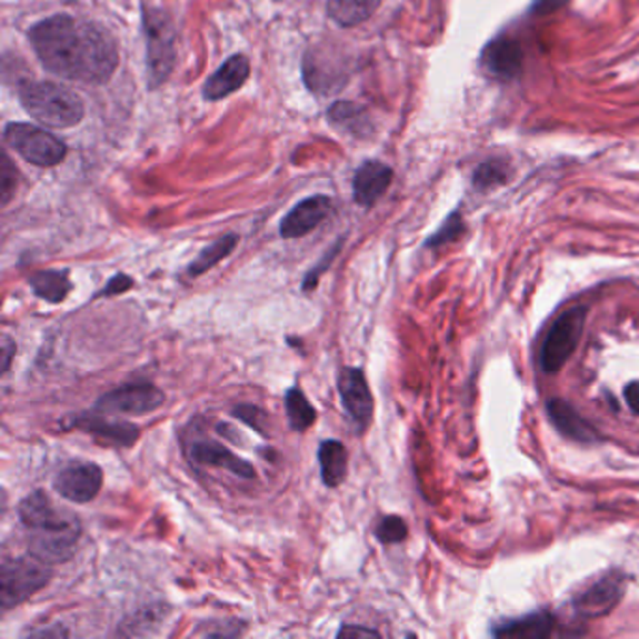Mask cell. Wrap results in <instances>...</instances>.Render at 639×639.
<instances>
[{
    "label": "cell",
    "mask_w": 639,
    "mask_h": 639,
    "mask_svg": "<svg viewBox=\"0 0 639 639\" xmlns=\"http://www.w3.org/2000/svg\"><path fill=\"white\" fill-rule=\"evenodd\" d=\"M463 231H466V226H463L461 214L460 212H455V214L449 216V220L445 221V226L426 242V246L428 248H439V246L449 244V242L460 239Z\"/></svg>",
    "instance_id": "cell-29"
},
{
    "label": "cell",
    "mask_w": 639,
    "mask_h": 639,
    "mask_svg": "<svg viewBox=\"0 0 639 639\" xmlns=\"http://www.w3.org/2000/svg\"><path fill=\"white\" fill-rule=\"evenodd\" d=\"M2 376H7L10 371V365H12L13 355H16V343H13L12 338L4 336L2 338Z\"/></svg>",
    "instance_id": "cell-35"
},
{
    "label": "cell",
    "mask_w": 639,
    "mask_h": 639,
    "mask_svg": "<svg viewBox=\"0 0 639 639\" xmlns=\"http://www.w3.org/2000/svg\"><path fill=\"white\" fill-rule=\"evenodd\" d=\"M191 458L203 466L221 467L233 472L234 477L251 480L256 477V467L250 461L240 458L231 450L221 447L218 442L198 441L191 445Z\"/></svg>",
    "instance_id": "cell-15"
},
{
    "label": "cell",
    "mask_w": 639,
    "mask_h": 639,
    "mask_svg": "<svg viewBox=\"0 0 639 639\" xmlns=\"http://www.w3.org/2000/svg\"><path fill=\"white\" fill-rule=\"evenodd\" d=\"M553 628H556L553 616L548 611H538L520 619L499 622L491 633L502 638H548L553 633Z\"/></svg>",
    "instance_id": "cell-20"
},
{
    "label": "cell",
    "mask_w": 639,
    "mask_h": 639,
    "mask_svg": "<svg viewBox=\"0 0 639 639\" xmlns=\"http://www.w3.org/2000/svg\"><path fill=\"white\" fill-rule=\"evenodd\" d=\"M338 390H340L341 403L346 407L347 415L351 417L359 431H365L371 425L373 409H376L365 370L353 368V366L341 368L340 376H338Z\"/></svg>",
    "instance_id": "cell-11"
},
{
    "label": "cell",
    "mask_w": 639,
    "mask_h": 639,
    "mask_svg": "<svg viewBox=\"0 0 639 639\" xmlns=\"http://www.w3.org/2000/svg\"><path fill=\"white\" fill-rule=\"evenodd\" d=\"M53 578L48 562L38 557H10L0 565V608L10 611L42 591Z\"/></svg>",
    "instance_id": "cell-4"
},
{
    "label": "cell",
    "mask_w": 639,
    "mask_h": 639,
    "mask_svg": "<svg viewBox=\"0 0 639 639\" xmlns=\"http://www.w3.org/2000/svg\"><path fill=\"white\" fill-rule=\"evenodd\" d=\"M18 515L29 531L30 556L38 557L51 567L72 559L81 538L78 516L54 507L51 497L43 490L24 496L19 502Z\"/></svg>",
    "instance_id": "cell-2"
},
{
    "label": "cell",
    "mask_w": 639,
    "mask_h": 639,
    "mask_svg": "<svg viewBox=\"0 0 639 639\" xmlns=\"http://www.w3.org/2000/svg\"><path fill=\"white\" fill-rule=\"evenodd\" d=\"M329 119L341 130L349 133H362V126L366 124L365 111L351 102H338L329 111Z\"/></svg>",
    "instance_id": "cell-25"
},
{
    "label": "cell",
    "mask_w": 639,
    "mask_h": 639,
    "mask_svg": "<svg viewBox=\"0 0 639 639\" xmlns=\"http://www.w3.org/2000/svg\"><path fill=\"white\" fill-rule=\"evenodd\" d=\"M338 251H340V242L332 248V251H329L327 256H325L319 263L313 267V269L306 274L304 281H302V291L306 293H311L313 289H316L317 283H319V278L323 276L325 270L329 269L330 263L335 261L336 256H338Z\"/></svg>",
    "instance_id": "cell-30"
},
{
    "label": "cell",
    "mask_w": 639,
    "mask_h": 639,
    "mask_svg": "<svg viewBox=\"0 0 639 639\" xmlns=\"http://www.w3.org/2000/svg\"><path fill=\"white\" fill-rule=\"evenodd\" d=\"M625 400L633 415H639V381H633L625 389Z\"/></svg>",
    "instance_id": "cell-36"
},
{
    "label": "cell",
    "mask_w": 639,
    "mask_h": 639,
    "mask_svg": "<svg viewBox=\"0 0 639 639\" xmlns=\"http://www.w3.org/2000/svg\"><path fill=\"white\" fill-rule=\"evenodd\" d=\"M0 193H2V203L7 204L12 199V193L16 191V169H13L10 158L4 156L2 158V169H0Z\"/></svg>",
    "instance_id": "cell-31"
},
{
    "label": "cell",
    "mask_w": 639,
    "mask_h": 639,
    "mask_svg": "<svg viewBox=\"0 0 639 639\" xmlns=\"http://www.w3.org/2000/svg\"><path fill=\"white\" fill-rule=\"evenodd\" d=\"M373 636L377 638L379 632L371 630V628L353 627V625H343L338 630V638H373Z\"/></svg>",
    "instance_id": "cell-34"
},
{
    "label": "cell",
    "mask_w": 639,
    "mask_h": 639,
    "mask_svg": "<svg viewBox=\"0 0 639 639\" xmlns=\"http://www.w3.org/2000/svg\"><path fill=\"white\" fill-rule=\"evenodd\" d=\"M625 592V578L621 573H610L595 586L589 587L586 592L573 600V608L578 616L586 619H597V617L610 613L617 603L621 602Z\"/></svg>",
    "instance_id": "cell-12"
},
{
    "label": "cell",
    "mask_w": 639,
    "mask_h": 639,
    "mask_svg": "<svg viewBox=\"0 0 639 639\" xmlns=\"http://www.w3.org/2000/svg\"><path fill=\"white\" fill-rule=\"evenodd\" d=\"M103 486V471L90 461H72L62 467L53 478V490L62 499L84 505L98 497Z\"/></svg>",
    "instance_id": "cell-10"
},
{
    "label": "cell",
    "mask_w": 639,
    "mask_h": 639,
    "mask_svg": "<svg viewBox=\"0 0 639 639\" xmlns=\"http://www.w3.org/2000/svg\"><path fill=\"white\" fill-rule=\"evenodd\" d=\"M29 40L43 67L70 81L106 83L119 64L108 30L68 16H54L34 24Z\"/></svg>",
    "instance_id": "cell-1"
},
{
    "label": "cell",
    "mask_w": 639,
    "mask_h": 639,
    "mask_svg": "<svg viewBox=\"0 0 639 639\" xmlns=\"http://www.w3.org/2000/svg\"><path fill=\"white\" fill-rule=\"evenodd\" d=\"M237 244H239L237 234H226V237L216 240L214 244L207 246L198 258L191 261L190 267H188V276L199 278L204 272H209L210 269H214L216 264L233 253Z\"/></svg>",
    "instance_id": "cell-24"
},
{
    "label": "cell",
    "mask_w": 639,
    "mask_h": 639,
    "mask_svg": "<svg viewBox=\"0 0 639 639\" xmlns=\"http://www.w3.org/2000/svg\"><path fill=\"white\" fill-rule=\"evenodd\" d=\"M248 76H250V62L244 54H234L204 83V98L220 100V98L233 94L234 90L246 83Z\"/></svg>",
    "instance_id": "cell-18"
},
{
    "label": "cell",
    "mask_w": 639,
    "mask_h": 639,
    "mask_svg": "<svg viewBox=\"0 0 639 639\" xmlns=\"http://www.w3.org/2000/svg\"><path fill=\"white\" fill-rule=\"evenodd\" d=\"M136 281L128 274H114L111 280L108 281V286L103 287L102 291L96 293V299H102V297H117V294L126 293L132 289Z\"/></svg>",
    "instance_id": "cell-32"
},
{
    "label": "cell",
    "mask_w": 639,
    "mask_h": 639,
    "mask_svg": "<svg viewBox=\"0 0 639 639\" xmlns=\"http://www.w3.org/2000/svg\"><path fill=\"white\" fill-rule=\"evenodd\" d=\"M508 180V166L502 160H490L482 163L475 173V186L478 190H491L496 186L505 184Z\"/></svg>",
    "instance_id": "cell-26"
},
{
    "label": "cell",
    "mask_w": 639,
    "mask_h": 639,
    "mask_svg": "<svg viewBox=\"0 0 639 639\" xmlns=\"http://www.w3.org/2000/svg\"><path fill=\"white\" fill-rule=\"evenodd\" d=\"M287 420L294 431L310 430L316 425L317 411L300 387H291L283 396Z\"/></svg>",
    "instance_id": "cell-22"
},
{
    "label": "cell",
    "mask_w": 639,
    "mask_h": 639,
    "mask_svg": "<svg viewBox=\"0 0 639 639\" xmlns=\"http://www.w3.org/2000/svg\"><path fill=\"white\" fill-rule=\"evenodd\" d=\"M7 141L24 160L40 168H53L64 160L67 144L42 128L23 122L7 126Z\"/></svg>",
    "instance_id": "cell-6"
},
{
    "label": "cell",
    "mask_w": 639,
    "mask_h": 639,
    "mask_svg": "<svg viewBox=\"0 0 639 639\" xmlns=\"http://www.w3.org/2000/svg\"><path fill=\"white\" fill-rule=\"evenodd\" d=\"M29 286L34 297L49 304H60L68 299L73 289L68 270H40L29 278Z\"/></svg>",
    "instance_id": "cell-21"
},
{
    "label": "cell",
    "mask_w": 639,
    "mask_h": 639,
    "mask_svg": "<svg viewBox=\"0 0 639 639\" xmlns=\"http://www.w3.org/2000/svg\"><path fill=\"white\" fill-rule=\"evenodd\" d=\"M523 53L520 43L512 38H497L488 43L482 53V67L493 78L512 79L520 73Z\"/></svg>",
    "instance_id": "cell-14"
},
{
    "label": "cell",
    "mask_w": 639,
    "mask_h": 639,
    "mask_svg": "<svg viewBox=\"0 0 639 639\" xmlns=\"http://www.w3.org/2000/svg\"><path fill=\"white\" fill-rule=\"evenodd\" d=\"M586 308H572L557 317L540 347V366L546 373H557L572 359L586 329Z\"/></svg>",
    "instance_id": "cell-5"
},
{
    "label": "cell",
    "mask_w": 639,
    "mask_h": 639,
    "mask_svg": "<svg viewBox=\"0 0 639 639\" xmlns=\"http://www.w3.org/2000/svg\"><path fill=\"white\" fill-rule=\"evenodd\" d=\"M392 182V169L381 162H366L357 171L353 180L355 201L360 207H371L377 203Z\"/></svg>",
    "instance_id": "cell-16"
},
{
    "label": "cell",
    "mask_w": 639,
    "mask_h": 639,
    "mask_svg": "<svg viewBox=\"0 0 639 639\" xmlns=\"http://www.w3.org/2000/svg\"><path fill=\"white\" fill-rule=\"evenodd\" d=\"M317 460L321 469V480L327 488H340L349 469V452L338 439H325L317 450Z\"/></svg>",
    "instance_id": "cell-19"
},
{
    "label": "cell",
    "mask_w": 639,
    "mask_h": 639,
    "mask_svg": "<svg viewBox=\"0 0 639 639\" xmlns=\"http://www.w3.org/2000/svg\"><path fill=\"white\" fill-rule=\"evenodd\" d=\"M548 417H550L551 425L572 441L587 442V445L598 441L597 430L568 401L559 400V398L551 400L548 403Z\"/></svg>",
    "instance_id": "cell-17"
},
{
    "label": "cell",
    "mask_w": 639,
    "mask_h": 639,
    "mask_svg": "<svg viewBox=\"0 0 639 639\" xmlns=\"http://www.w3.org/2000/svg\"><path fill=\"white\" fill-rule=\"evenodd\" d=\"M381 0H329L330 18L341 27H355L376 13Z\"/></svg>",
    "instance_id": "cell-23"
},
{
    "label": "cell",
    "mask_w": 639,
    "mask_h": 639,
    "mask_svg": "<svg viewBox=\"0 0 639 639\" xmlns=\"http://www.w3.org/2000/svg\"><path fill=\"white\" fill-rule=\"evenodd\" d=\"M234 419H239L240 422H244L246 426H250L253 430L261 433V436L267 437V422H269V417L263 409H259L258 406H251V403H240V406L233 407L231 411Z\"/></svg>",
    "instance_id": "cell-28"
},
{
    "label": "cell",
    "mask_w": 639,
    "mask_h": 639,
    "mask_svg": "<svg viewBox=\"0 0 639 639\" xmlns=\"http://www.w3.org/2000/svg\"><path fill=\"white\" fill-rule=\"evenodd\" d=\"M144 29L149 40V70L152 87L168 79L174 64V29L168 16L156 10L144 13Z\"/></svg>",
    "instance_id": "cell-8"
},
{
    "label": "cell",
    "mask_w": 639,
    "mask_h": 639,
    "mask_svg": "<svg viewBox=\"0 0 639 639\" xmlns=\"http://www.w3.org/2000/svg\"><path fill=\"white\" fill-rule=\"evenodd\" d=\"M570 0H535L532 4V13L535 16H548L559 10V8L567 7Z\"/></svg>",
    "instance_id": "cell-33"
},
{
    "label": "cell",
    "mask_w": 639,
    "mask_h": 639,
    "mask_svg": "<svg viewBox=\"0 0 639 639\" xmlns=\"http://www.w3.org/2000/svg\"><path fill=\"white\" fill-rule=\"evenodd\" d=\"M407 523L400 516H385L376 527V538L381 545H400L407 538Z\"/></svg>",
    "instance_id": "cell-27"
},
{
    "label": "cell",
    "mask_w": 639,
    "mask_h": 639,
    "mask_svg": "<svg viewBox=\"0 0 639 639\" xmlns=\"http://www.w3.org/2000/svg\"><path fill=\"white\" fill-rule=\"evenodd\" d=\"M332 210V203L325 196H316L300 201L289 214L281 220L280 234L283 239H299L319 228Z\"/></svg>",
    "instance_id": "cell-13"
},
{
    "label": "cell",
    "mask_w": 639,
    "mask_h": 639,
    "mask_svg": "<svg viewBox=\"0 0 639 639\" xmlns=\"http://www.w3.org/2000/svg\"><path fill=\"white\" fill-rule=\"evenodd\" d=\"M64 430H78L96 437L98 441L106 442V445H113V447H124L130 449L141 437L139 426L130 425L126 420H111L106 417V412H79L72 415L62 422Z\"/></svg>",
    "instance_id": "cell-9"
},
{
    "label": "cell",
    "mask_w": 639,
    "mask_h": 639,
    "mask_svg": "<svg viewBox=\"0 0 639 639\" xmlns=\"http://www.w3.org/2000/svg\"><path fill=\"white\" fill-rule=\"evenodd\" d=\"M19 100L32 119L51 128H72L84 117V106L76 92L51 83H27L19 90Z\"/></svg>",
    "instance_id": "cell-3"
},
{
    "label": "cell",
    "mask_w": 639,
    "mask_h": 639,
    "mask_svg": "<svg viewBox=\"0 0 639 639\" xmlns=\"http://www.w3.org/2000/svg\"><path fill=\"white\" fill-rule=\"evenodd\" d=\"M166 403V395L149 381L128 382L109 390L96 401V411L106 415H136L143 417L158 411Z\"/></svg>",
    "instance_id": "cell-7"
}]
</instances>
